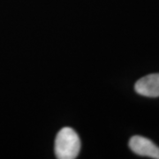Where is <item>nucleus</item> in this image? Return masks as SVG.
<instances>
[{"instance_id": "1", "label": "nucleus", "mask_w": 159, "mask_h": 159, "mask_svg": "<svg viewBox=\"0 0 159 159\" xmlns=\"http://www.w3.org/2000/svg\"><path fill=\"white\" fill-rule=\"evenodd\" d=\"M80 150V141L77 133L71 127H64L55 140V154L58 159H74Z\"/></svg>"}, {"instance_id": "2", "label": "nucleus", "mask_w": 159, "mask_h": 159, "mask_svg": "<svg viewBox=\"0 0 159 159\" xmlns=\"http://www.w3.org/2000/svg\"><path fill=\"white\" fill-rule=\"evenodd\" d=\"M129 148L136 155L159 159V147L148 138L134 135L129 141Z\"/></svg>"}, {"instance_id": "3", "label": "nucleus", "mask_w": 159, "mask_h": 159, "mask_svg": "<svg viewBox=\"0 0 159 159\" xmlns=\"http://www.w3.org/2000/svg\"><path fill=\"white\" fill-rule=\"evenodd\" d=\"M134 90L143 97H159V74H148L138 80Z\"/></svg>"}]
</instances>
